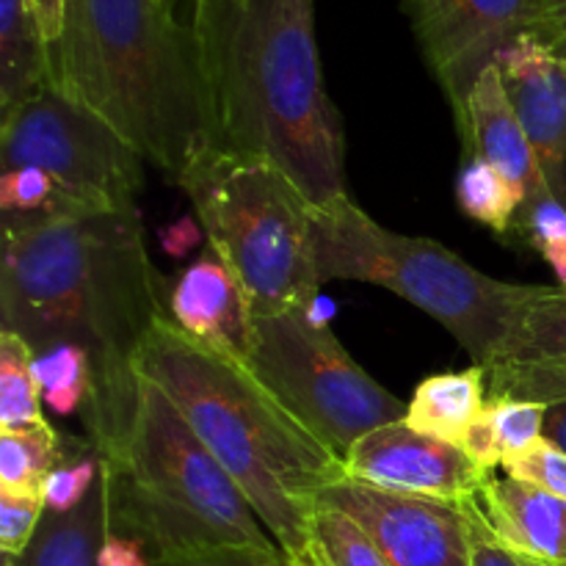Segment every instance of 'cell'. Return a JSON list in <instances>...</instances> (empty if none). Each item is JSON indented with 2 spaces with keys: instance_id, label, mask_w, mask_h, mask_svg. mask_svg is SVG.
Returning a JSON list of instances; mask_svg holds the SVG:
<instances>
[{
  "instance_id": "6da1fadb",
  "label": "cell",
  "mask_w": 566,
  "mask_h": 566,
  "mask_svg": "<svg viewBox=\"0 0 566 566\" xmlns=\"http://www.w3.org/2000/svg\"><path fill=\"white\" fill-rule=\"evenodd\" d=\"M166 315L138 210L3 219L0 329L44 354L77 346L92 365L88 442L103 459L127 442L142 396L138 357Z\"/></svg>"
},
{
  "instance_id": "7a4b0ae2",
  "label": "cell",
  "mask_w": 566,
  "mask_h": 566,
  "mask_svg": "<svg viewBox=\"0 0 566 566\" xmlns=\"http://www.w3.org/2000/svg\"><path fill=\"white\" fill-rule=\"evenodd\" d=\"M213 147L274 164L313 205L346 191V133L324 88L313 0H191Z\"/></svg>"
},
{
  "instance_id": "3957f363",
  "label": "cell",
  "mask_w": 566,
  "mask_h": 566,
  "mask_svg": "<svg viewBox=\"0 0 566 566\" xmlns=\"http://www.w3.org/2000/svg\"><path fill=\"white\" fill-rule=\"evenodd\" d=\"M138 376L166 392L193 434L232 475L260 523L296 566L321 495L346 479L332 453L243 359L191 340L169 315L155 324Z\"/></svg>"
},
{
  "instance_id": "277c9868",
  "label": "cell",
  "mask_w": 566,
  "mask_h": 566,
  "mask_svg": "<svg viewBox=\"0 0 566 566\" xmlns=\"http://www.w3.org/2000/svg\"><path fill=\"white\" fill-rule=\"evenodd\" d=\"M50 83L103 116L171 182L213 147L191 22L175 0H64Z\"/></svg>"
},
{
  "instance_id": "5b68a950",
  "label": "cell",
  "mask_w": 566,
  "mask_h": 566,
  "mask_svg": "<svg viewBox=\"0 0 566 566\" xmlns=\"http://www.w3.org/2000/svg\"><path fill=\"white\" fill-rule=\"evenodd\" d=\"M103 464L111 531L142 545L153 564L219 547H280L241 486L144 376L127 442Z\"/></svg>"
},
{
  "instance_id": "8992f818",
  "label": "cell",
  "mask_w": 566,
  "mask_h": 566,
  "mask_svg": "<svg viewBox=\"0 0 566 566\" xmlns=\"http://www.w3.org/2000/svg\"><path fill=\"white\" fill-rule=\"evenodd\" d=\"M321 285L354 280L407 298L451 332L475 365H495L534 285L486 276L431 238L403 235L370 219L348 193L313 205Z\"/></svg>"
},
{
  "instance_id": "52a82bcc",
  "label": "cell",
  "mask_w": 566,
  "mask_h": 566,
  "mask_svg": "<svg viewBox=\"0 0 566 566\" xmlns=\"http://www.w3.org/2000/svg\"><path fill=\"white\" fill-rule=\"evenodd\" d=\"M175 186L191 199L208 247L241 285L252 321L318 302L313 202L285 171L210 147Z\"/></svg>"
},
{
  "instance_id": "ba28073f",
  "label": "cell",
  "mask_w": 566,
  "mask_h": 566,
  "mask_svg": "<svg viewBox=\"0 0 566 566\" xmlns=\"http://www.w3.org/2000/svg\"><path fill=\"white\" fill-rule=\"evenodd\" d=\"M249 365L340 459L374 429L407 418V403L365 374L310 310L254 318Z\"/></svg>"
},
{
  "instance_id": "9c48e42d",
  "label": "cell",
  "mask_w": 566,
  "mask_h": 566,
  "mask_svg": "<svg viewBox=\"0 0 566 566\" xmlns=\"http://www.w3.org/2000/svg\"><path fill=\"white\" fill-rule=\"evenodd\" d=\"M144 164L122 133L53 83L3 111L0 171L42 169L55 182L59 213L138 210Z\"/></svg>"
},
{
  "instance_id": "30bf717a",
  "label": "cell",
  "mask_w": 566,
  "mask_h": 566,
  "mask_svg": "<svg viewBox=\"0 0 566 566\" xmlns=\"http://www.w3.org/2000/svg\"><path fill=\"white\" fill-rule=\"evenodd\" d=\"M420 53L462 125L475 81L497 55L531 33L542 0H407Z\"/></svg>"
},
{
  "instance_id": "8fae6325",
  "label": "cell",
  "mask_w": 566,
  "mask_h": 566,
  "mask_svg": "<svg viewBox=\"0 0 566 566\" xmlns=\"http://www.w3.org/2000/svg\"><path fill=\"white\" fill-rule=\"evenodd\" d=\"M363 525L387 566H470L468 509L340 479L321 495Z\"/></svg>"
},
{
  "instance_id": "7c38bea8",
  "label": "cell",
  "mask_w": 566,
  "mask_h": 566,
  "mask_svg": "<svg viewBox=\"0 0 566 566\" xmlns=\"http://www.w3.org/2000/svg\"><path fill=\"white\" fill-rule=\"evenodd\" d=\"M346 479L396 495L462 503L479 497L490 470L459 446L412 429L407 418L374 429L343 457Z\"/></svg>"
},
{
  "instance_id": "4fadbf2b",
  "label": "cell",
  "mask_w": 566,
  "mask_h": 566,
  "mask_svg": "<svg viewBox=\"0 0 566 566\" xmlns=\"http://www.w3.org/2000/svg\"><path fill=\"white\" fill-rule=\"evenodd\" d=\"M495 64L547 186L566 202V61L551 44L525 33Z\"/></svg>"
},
{
  "instance_id": "5bb4252c",
  "label": "cell",
  "mask_w": 566,
  "mask_h": 566,
  "mask_svg": "<svg viewBox=\"0 0 566 566\" xmlns=\"http://www.w3.org/2000/svg\"><path fill=\"white\" fill-rule=\"evenodd\" d=\"M166 315L191 340L249 363L252 315L238 280L210 247L171 282Z\"/></svg>"
},
{
  "instance_id": "9a60e30c",
  "label": "cell",
  "mask_w": 566,
  "mask_h": 566,
  "mask_svg": "<svg viewBox=\"0 0 566 566\" xmlns=\"http://www.w3.org/2000/svg\"><path fill=\"white\" fill-rule=\"evenodd\" d=\"M459 136H462L464 153L470 158L486 160L501 171L503 180L517 193L520 205L534 193L551 188L542 175L534 144L525 136L512 108V99L503 88L497 64L486 66L475 81L468 97V108H464V119L459 125Z\"/></svg>"
},
{
  "instance_id": "2e32d148",
  "label": "cell",
  "mask_w": 566,
  "mask_h": 566,
  "mask_svg": "<svg viewBox=\"0 0 566 566\" xmlns=\"http://www.w3.org/2000/svg\"><path fill=\"white\" fill-rule=\"evenodd\" d=\"M492 531L534 562H566V501L517 479H490L479 495Z\"/></svg>"
},
{
  "instance_id": "e0dca14e",
  "label": "cell",
  "mask_w": 566,
  "mask_h": 566,
  "mask_svg": "<svg viewBox=\"0 0 566 566\" xmlns=\"http://www.w3.org/2000/svg\"><path fill=\"white\" fill-rule=\"evenodd\" d=\"M108 534V473L103 464V473L86 501L72 512L44 509L31 545L14 558L3 556V566H99V551Z\"/></svg>"
},
{
  "instance_id": "ac0fdd59",
  "label": "cell",
  "mask_w": 566,
  "mask_h": 566,
  "mask_svg": "<svg viewBox=\"0 0 566 566\" xmlns=\"http://www.w3.org/2000/svg\"><path fill=\"white\" fill-rule=\"evenodd\" d=\"M490 403V381L484 365L468 370L434 374L415 387L407 403V423L437 440L462 448L470 426L484 415Z\"/></svg>"
},
{
  "instance_id": "d6986e66",
  "label": "cell",
  "mask_w": 566,
  "mask_h": 566,
  "mask_svg": "<svg viewBox=\"0 0 566 566\" xmlns=\"http://www.w3.org/2000/svg\"><path fill=\"white\" fill-rule=\"evenodd\" d=\"M50 83V42L31 0H0V108Z\"/></svg>"
},
{
  "instance_id": "ffe728a7",
  "label": "cell",
  "mask_w": 566,
  "mask_h": 566,
  "mask_svg": "<svg viewBox=\"0 0 566 566\" xmlns=\"http://www.w3.org/2000/svg\"><path fill=\"white\" fill-rule=\"evenodd\" d=\"M566 363V287L534 285L495 365ZM492 368V365H490Z\"/></svg>"
},
{
  "instance_id": "44dd1931",
  "label": "cell",
  "mask_w": 566,
  "mask_h": 566,
  "mask_svg": "<svg viewBox=\"0 0 566 566\" xmlns=\"http://www.w3.org/2000/svg\"><path fill=\"white\" fill-rule=\"evenodd\" d=\"M64 437L44 420L20 431H0V490L44 495L50 473L66 462Z\"/></svg>"
},
{
  "instance_id": "7402d4cb",
  "label": "cell",
  "mask_w": 566,
  "mask_h": 566,
  "mask_svg": "<svg viewBox=\"0 0 566 566\" xmlns=\"http://www.w3.org/2000/svg\"><path fill=\"white\" fill-rule=\"evenodd\" d=\"M44 423L33 352L14 332L0 329V431Z\"/></svg>"
},
{
  "instance_id": "603a6c76",
  "label": "cell",
  "mask_w": 566,
  "mask_h": 566,
  "mask_svg": "<svg viewBox=\"0 0 566 566\" xmlns=\"http://www.w3.org/2000/svg\"><path fill=\"white\" fill-rule=\"evenodd\" d=\"M457 202L464 216L490 227L497 235H512L520 199L501 171L481 158H468L457 177Z\"/></svg>"
},
{
  "instance_id": "cb8c5ba5",
  "label": "cell",
  "mask_w": 566,
  "mask_h": 566,
  "mask_svg": "<svg viewBox=\"0 0 566 566\" xmlns=\"http://www.w3.org/2000/svg\"><path fill=\"white\" fill-rule=\"evenodd\" d=\"M39 390L48 409L59 418L86 412L92 401V365L77 346H55L44 354H33Z\"/></svg>"
},
{
  "instance_id": "d4e9b609",
  "label": "cell",
  "mask_w": 566,
  "mask_h": 566,
  "mask_svg": "<svg viewBox=\"0 0 566 566\" xmlns=\"http://www.w3.org/2000/svg\"><path fill=\"white\" fill-rule=\"evenodd\" d=\"M512 235H520L531 249H536L556 271L558 285L566 287V202L551 188L534 193L520 205Z\"/></svg>"
},
{
  "instance_id": "484cf974",
  "label": "cell",
  "mask_w": 566,
  "mask_h": 566,
  "mask_svg": "<svg viewBox=\"0 0 566 566\" xmlns=\"http://www.w3.org/2000/svg\"><path fill=\"white\" fill-rule=\"evenodd\" d=\"M486 412H490L492 426H495L503 462L509 457H517V453L534 448L545 437L547 403L517 401V398H490Z\"/></svg>"
},
{
  "instance_id": "4316f807",
  "label": "cell",
  "mask_w": 566,
  "mask_h": 566,
  "mask_svg": "<svg viewBox=\"0 0 566 566\" xmlns=\"http://www.w3.org/2000/svg\"><path fill=\"white\" fill-rule=\"evenodd\" d=\"M99 473H103V457L94 451L92 442L77 446L75 453H70L66 462L50 473L48 484H44V506L50 512H72L86 501Z\"/></svg>"
},
{
  "instance_id": "83f0119b",
  "label": "cell",
  "mask_w": 566,
  "mask_h": 566,
  "mask_svg": "<svg viewBox=\"0 0 566 566\" xmlns=\"http://www.w3.org/2000/svg\"><path fill=\"white\" fill-rule=\"evenodd\" d=\"M0 210H3V219L59 213L55 182L33 166L0 171Z\"/></svg>"
},
{
  "instance_id": "f1b7e54d",
  "label": "cell",
  "mask_w": 566,
  "mask_h": 566,
  "mask_svg": "<svg viewBox=\"0 0 566 566\" xmlns=\"http://www.w3.org/2000/svg\"><path fill=\"white\" fill-rule=\"evenodd\" d=\"M503 470H506L509 479L534 484L566 501V453L558 446H553L547 437H542L528 451L509 457L503 462Z\"/></svg>"
},
{
  "instance_id": "f546056e",
  "label": "cell",
  "mask_w": 566,
  "mask_h": 566,
  "mask_svg": "<svg viewBox=\"0 0 566 566\" xmlns=\"http://www.w3.org/2000/svg\"><path fill=\"white\" fill-rule=\"evenodd\" d=\"M44 495L0 490V551L3 556H20L31 545L44 517Z\"/></svg>"
},
{
  "instance_id": "4dcf8cb0",
  "label": "cell",
  "mask_w": 566,
  "mask_h": 566,
  "mask_svg": "<svg viewBox=\"0 0 566 566\" xmlns=\"http://www.w3.org/2000/svg\"><path fill=\"white\" fill-rule=\"evenodd\" d=\"M464 509H468L470 525V566H536L531 558L520 556L506 542H501V536L492 531L479 497L464 501Z\"/></svg>"
},
{
  "instance_id": "1f68e13d",
  "label": "cell",
  "mask_w": 566,
  "mask_h": 566,
  "mask_svg": "<svg viewBox=\"0 0 566 566\" xmlns=\"http://www.w3.org/2000/svg\"><path fill=\"white\" fill-rule=\"evenodd\" d=\"M153 566H296L285 553L258 551V547H219V551L193 553V556L171 558Z\"/></svg>"
},
{
  "instance_id": "d6a6232c",
  "label": "cell",
  "mask_w": 566,
  "mask_h": 566,
  "mask_svg": "<svg viewBox=\"0 0 566 566\" xmlns=\"http://www.w3.org/2000/svg\"><path fill=\"white\" fill-rule=\"evenodd\" d=\"M462 451L468 453V457L473 459V462H479L481 468L490 470V473L503 464L501 442H497L495 426H492L490 412H486V409H484V415H481V418L475 420L473 426H470L468 434H464Z\"/></svg>"
},
{
  "instance_id": "836d02e7",
  "label": "cell",
  "mask_w": 566,
  "mask_h": 566,
  "mask_svg": "<svg viewBox=\"0 0 566 566\" xmlns=\"http://www.w3.org/2000/svg\"><path fill=\"white\" fill-rule=\"evenodd\" d=\"M99 566H153V562L142 545L111 531L103 551H99Z\"/></svg>"
},
{
  "instance_id": "e575fe53",
  "label": "cell",
  "mask_w": 566,
  "mask_h": 566,
  "mask_svg": "<svg viewBox=\"0 0 566 566\" xmlns=\"http://www.w3.org/2000/svg\"><path fill=\"white\" fill-rule=\"evenodd\" d=\"M528 36H536L545 44L566 36V0H542L539 20L531 28Z\"/></svg>"
},
{
  "instance_id": "d590c367",
  "label": "cell",
  "mask_w": 566,
  "mask_h": 566,
  "mask_svg": "<svg viewBox=\"0 0 566 566\" xmlns=\"http://www.w3.org/2000/svg\"><path fill=\"white\" fill-rule=\"evenodd\" d=\"M31 3L36 9L39 22H42L44 36L53 48L61 39V31H64V0H31Z\"/></svg>"
},
{
  "instance_id": "8d00e7d4",
  "label": "cell",
  "mask_w": 566,
  "mask_h": 566,
  "mask_svg": "<svg viewBox=\"0 0 566 566\" xmlns=\"http://www.w3.org/2000/svg\"><path fill=\"white\" fill-rule=\"evenodd\" d=\"M199 230H202V227H197L193 221H180L177 227H169V230L164 232L166 249H169L171 254H182L186 249H191L193 243L199 241Z\"/></svg>"
},
{
  "instance_id": "74e56055",
  "label": "cell",
  "mask_w": 566,
  "mask_h": 566,
  "mask_svg": "<svg viewBox=\"0 0 566 566\" xmlns=\"http://www.w3.org/2000/svg\"><path fill=\"white\" fill-rule=\"evenodd\" d=\"M545 437L553 442V446H558L566 453V398L564 401L547 403Z\"/></svg>"
},
{
  "instance_id": "f35d334b",
  "label": "cell",
  "mask_w": 566,
  "mask_h": 566,
  "mask_svg": "<svg viewBox=\"0 0 566 566\" xmlns=\"http://www.w3.org/2000/svg\"><path fill=\"white\" fill-rule=\"evenodd\" d=\"M551 48H553V50H556V53H558V55H562V59L566 61V36H562V39H556V42H553V44H551Z\"/></svg>"
},
{
  "instance_id": "ab89813d",
  "label": "cell",
  "mask_w": 566,
  "mask_h": 566,
  "mask_svg": "<svg viewBox=\"0 0 566 566\" xmlns=\"http://www.w3.org/2000/svg\"><path fill=\"white\" fill-rule=\"evenodd\" d=\"M531 562H534V558H531ZM536 566H566V562L564 564H547V562H534Z\"/></svg>"
}]
</instances>
